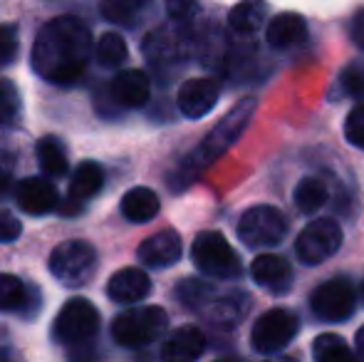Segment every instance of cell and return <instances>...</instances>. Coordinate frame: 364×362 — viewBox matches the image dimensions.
Returning a JSON list of instances; mask_svg holds the SVG:
<instances>
[{
	"label": "cell",
	"mask_w": 364,
	"mask_h": 362,
	"mask_svg": "<svg viewBox=\"0 0 364 362\" xmlns=\"http://www.w3.org/2000/svg\"><path fill=\"white\" fill-rule=\"evenodd\" d=\"M345 85H347V90H350L352 95H362V92H364V75L357 68L347 70V73H345Z\"/></svg>",
	"instance_id": "8d00e7d4"
},
{
	"label": "cell",
	"mask_w": 364,
	"mask_h": 362,
	"mask_svg": "<svg viewBox=\"0 0 364 362\" xmlns=\"http://www.w3.org/2000/svg\"><path fill=\"white\" fill-rule=\"evenodd\" d=\"M345 137L350 144L364 151V105L355 107L345 119Z\"/></svg>",
	"instance_id": "d6a6232c"
},
{
	"label": "cell",
	"mask_w": 364,
	"mask_h": 362,
	"mask_svg": "<svg viewBox=\"0 0 364 362\" xmlns=\"http://www.w3.org/2000/svg\"><path fill=\"white\" fill-rule=\"evenodd\" d=\"M297 335V318L283 308H273L268 313H263L253 325L250 333V343L258 353L270 355L283 350Z\"/></svg>",
	"instance_id": "30bf717a"
},
{
	"label": "cell",
	"mask_w": 364,
	"mask_h": 362,
	"mask_svg": "<svg viewBox=\"0 0 364 362\" xmlns=\"http://www.w3.org/2000/svg\"><path fill=\"white\" fill-rule=\"evenodd\" d=\"M149 0H102V13L112 23H132Z\"/></svg>",
	"instance_id": "f1b7e54d"
},
{
	"label": "cell",
	"mask_w": 364,
	"mask_h": 362,
	"mask_svg": "<svg viewBox=\"0 0 364 362\" xmlns=\"http://www.w3.org/2000/svg\"><path fill=\"white\" fill-rule=\"evenodd\" d=\"M95 58L102 68H119L127 60V43L122 35L105 33L95 45Z\"/></svg>",
	"instance_id": "4316f807"
},
{
	"label": "cell",
	"mask_w": 364,
	"mask_h": 362,
	"mask_svg": "<svg viewBox=\"0 0 364 362\" xmlns=\"http://www.w3.org/2000/svg\"><path fill=\"white\" fill-rule=\"evenodd\" d=\"M146 58L151 63H166V60H176L178 58V40L176 35H171L168 30H156V33L149 35L146 45Z\"/></svg>",
	"instance_id": "83f0119b"
},
{
	"label": "cell",
	"mask_w": 364,
	"mask_h": 362,
	"mask_svg": "<svg viewBox=\"0 0 364 362\" xmlns=\"http://www.w3.org/2000/svg\"><path fill=\"white\" fill-rule=\"evenodd\" d=\"M268 18V3L265 0H240L228 15L230 28L238 35H253L265 25Z\"/></svg>",
	"instance_id": "44dd1931"
},
{
	"label": "cell",
	"mask_w": 364,
	"mask_h": 362,
	"mask_svg": "<svg viewBox=\"0 0 364 362\" xmlns=\"http://www.w3.org/2000/svg\"><path fill=\"white\" fill-rule=\"evenodd\" d=\"M342 246V228L332 218H317L302 228L295 241V253L305 266H320Z\"/></svg>",
	"instance_id": "52a82bcc"
},
{
	"label": "cell",
	"mask_w": 364,
	"mask_h": 362,
	"mask_svg": "<svg viewBox=\"0 0 364 362\" xmlns=\"http://www.w3.org/2000/svg\"><path fill=\"white\" fill-rule=\"evenodd\" d=\"M139 261L149 268H168L181 258V236L171 228L159 231L141 241L136 251Z\"/></svg>",
	"instance_id": "7c38bea8"
},
{
	"label": "cell",
	"mask_w": 364,
	"mask_h": 362,
	"mask_svg": "<svg viewBox=\"0 0 364 362\" xmlns=\"http://www.w3.org/2000/svg\"><path fill=\"white\" fill-rule=\"evenodd\" d=\"M218 95H220V87L216 80L193 78L181 85V90H178V95H176V105L183 117H188V119H201V117H206L208 112L216 107Z\"/></svg>",
	"instance_id": "8fae6325"
},
{
	"label": "cell",
	"mask_w": 364,
	"mask_h": 362,
	"mask_svg": "<svg viewBox=\"0 0 364 362\" xmlns=\"http://www.w3.org/2000/svg\"><path fill=\"white\" fill-rule=\"evenodd\" d=\"M102 183H105V171H102V166L95 164V161H82L73 174V181H70V201L68 203L80 208L82 203L95 198L97 193L102 191Z\"/></svg>",
	"instance_id": "d6986e66"
},
{
	"label": "cell",
	"mask_w": 364,
	"mask_h": 362,
	"mask_svg": "<svg viewBox=\"0 0 364 362\" xmlns=\"http://www.w3.org/2000/svg\"><path fill=\"white\" fill-rule=\"evenodd\" d=\"M357 295L347 278H330L322 285H317L310 298V308L325 323H342L355 313Z\"/></svg>",
	"instance_id": "9c48e42d"
},
{
	"label": "cell",
	"mask_w": 364,
	"mask_h": 362,
	"mask_svg": "<svg viewBox=\"0 0 364 362\" xmlns=\"http://www.w3.org/2000/svg\"><path fill=\"white\" fill-rule=\"evenodd\" d=\"M268 362H297L295 358H273V360H268Z\"/></svg>",
	"instance_id": "ab89813d"
},
{
	"label": "cell",
	"mask_w": 364,
	"mask_h": 362,
	"mask_svg": "<svg viewBox=\"0 0 364 362\" xmlns=\"http://www.w3.org/2000/svg\"><path fill=\"white\" fill-rule=\"evenodd\" d=\"M151 290V280L141 268H122L107 283V295L119 305H132L144 300Z\"/></svg>",
	"instance_id": "2e32d148"
},
{
	"label": "cell",
	"mask_w": 364,
	"mask_h": 362,
	"mask_svg": "<svg viewBox=\"0 0 364 362\" xmlns=\"http://www.w3.org/2000/svg\"><path fill=\"white\" fill-rule=\"evenodd\" d=\"M206 315L211 323L216 325H233L238 323L245 315V305H248V298L245 295H225L220 300H208Z\"/></svg>",
	"instance_id": "d4e9b609"
},
{
	"label": "cell",
	"mask_w": 364,
	"mask_h": 362,
	"mask_svg": "<svg viewBox=\"0 0 364 362\" xmlns=\"http://www.w3.org/2000/svg\"><path fill=\"white\" fill-rule=\"evenodd\" d=\"M191 258L198 271L211 275V278H238L240 271H243L238 253L230 248V243L218 231L198 233L191 246Z\"/></svg>",
	"instance_id": "277c9868"
},
{
	"label": "cell",
	"mask_w": 364,
	"mask_h": 362,
	"mask_svg": "<svg viewBox=\"0 0 364 362\" xmlns=\"http://www.w3.org/2000/svg\"><path fill=\"white\" fill-rule=\"evenodd\" d=\"M97 271V251L87 241H65L50 253V273L60 283L82 285Z\"/></svg>",
	"instance_id": "5b68a950"
},
{
	"label": "cell",
	"mask_w": 364,
	"mask_h": 362,
	"mask_svg": "<svg viewBox=\"0 0 364 362\" xmlns=\"http://www.w3.org/2000/svg\"><path fill=\"white\" fill-rule=\"evenodd\" d=\"M350 35H352V40H355L357 48H362V50H364V8H362V10H357L355 18H352Z\"/></svg>",
	"instance_id": "d590c367"
},
{
	"label": "cell",
	"mask_w": 364,
	"mask_h": 362,
	"mask_svg": "<svg viewBox=\"0 0 364 362\" xmlns=\"http://www.w3.org/2000/svg\"><path fill=\"white\" fill-rule=\"evenodd\" d=\"M15 196H18L20 208L30 216H43V213L55 211L60 201L58 188L43 176H30V179L20 181L15 188Z\"/></svg>",
	"instance_id": "4fadbf2b"
},
{
	"label": "cell",
	"mask_w": 364,
	"mask_h": 362,
	"mask_svg": "<svg viewBox=\"0 0 364 362\" xmlns=\"http://www.w3.org/2000/svg\"><path fill=\"white\" fill-rule=\"evenodd\" d=\"M255 107H258L255 97H243V100L203 137V142L181 161L176 176H173V188H176V191L178 188H186L191 181H196L198 176H201V171H206L218 156H223L225 151H228L230 144L238 142V137L243 134L245 127L253 119Z\"/></svg>",
	"instance_id": "7a4b0ae2"
},
{
	"label": "cell",
	"mask_w": 364,
	"mask_h": 362,
	"mask_svg": "<svg viewBox=\"0 0 364 362\" xmlns=\"http://www.w3.org/2000/svg\"><path fill=\"white\" fill-rule=\"evenodd\" d=\"M312 355H315V362H357L347 340L335 333L317 335L312 343Z\"/></svg>",
	"instance_id": "603a6c76"
},
{
	"label": "cell",
	"mask_w": 364,
	"mask_h": 362,
	"mask_svg": "<svg viewBox=\"0 0 364 362\" xmlns=\"http://www.w3.org/2000/svg\"><path fill=\"white\" fill-rule=\"evenodd\" d=\"M122 213L132 223H146L159 213V196L146 186H134L122 196Z\"/></svg>",
	"instance_id": "ffe728a7"
},
{
	"label": "cell",
	"mask_w": 364,
	"mask_h": 362,
	"mask_svg": "<svg viewBox=\"0 0 364 362\" xmlns=\"http://www.w3.org/2000/svg\"><path fill=\"white\" fill-rule=\"evenodd\" d=\"M250 275L260 288L270 290V293H285L292 283V268L283 256L275 253H260L253 263H250Z\"/></svg>",
	"instance_id": "9a60e30c"
},
{
	"label": "cell",
	"mask_w": 364,
	"mask_h": 362,
	"mask_svg": "<svg viewBox=\"0 0 364 362\" xmlns=\"http://www.w3.org/2000/svg\"><path fill=\"white\" fill-rule=\"evenodd\" d=\"M168 325V315L164 308L144 305V308H129L117 315L112 323V338L122 348H144L164 335Z\"/></svg>",
	"instance_id": "3957f363"
},
{
	"label": "cell",
	"mask_w": 364,
	"mask_h": 362,
	"mask_svg": "<svg viewBox=\"0 0 364 362\" xmlns=\"http://www.w3.org/2000/svg\"><path fill=\"white\" fill-rule=\"evenodd\" d=\"M149 92H151V85H149V78L141 70H122L112 80V100L122 107H129V110L144 107Z\"/></svg>",
	"instance_id": "e0dca14e"
},
{
	"label": "cell",
	"mask_w": 364,
	"mask_h": 362,
	"mask_svg": "<svg viewBox=\"0 0 364 362\" xmlns=\"http://www.w3.org/2000/svg\"><path fill=\"white\" fill-rule=\"evenodd\" d=\"M13 188V179H10L8 169H0V198L8 196V191Z\"/></svg>",
	"instance_id": "74e56055"
},
{
	"label": "cell",
	"mask_w": 364,
	"mask_h": 362,
	"mask_svg": "<svg viewBox=\"0 0 364 362\" xmlns=\"http://www.w3.org/2000/svg\"><path fill=\"white\" fill-rule=\"evenodd\" d=\"M18 110H20L18 92H15V87L8 80H0V127L13 124L15 117H18Z\"/></svg>",
	"instance_id": "4dcf8cb0"
},
{
	"label": "cell",
	"mask_w": 364,
	"mask_h": 362,
	"mask_svg": "<svg viewBox=\"0 0 364 362\" xmlns=\"http://www.w3.org/2000/svg\"><path fill=\"white\" fill-rule=\"evenodd\" d=\"M178 298H181L188 308L201 310L203 305L213 298V288L208 283H203V280H196V278L183 280V283L178 285Z\"/></svg>",
	"instance_id": "f546056e"
},
{
	"label": "cell",
	"mask_w": 364,
	"mask_h": 362,
	"mask_svg": "<svg viewBox=\"0 0 364 362\" xmlns=\"http://www.w3.org/2000/svg\"><path fill=\"white\" fill-rule=\"evenodd\" d=\"M18 30L15 25H0V68H8L18 58Z\"/></svg>",
	"instance_id": "1f68e13d"
},
{
	"label": "cell",
	"mask_w": 364,
	"mask_h": 362,
	"mask_svg": "<svg viewBox=\"0 0 364 362\" xmlns=\"http://www.w3.org/2000/svg\"><path fill=\"white\" fill-rule=\"evenodd\" d=\"M362 300H364V283H362Z\"/></svg>",
	"instance_id": "b9f144b4"
},
{
	"label": "cell",
	"mask_w": 364,
	"mask_h": 362,
	"mask_svg": "<svg viewBox=\"0 0 364 362\" xmlns=\"http://www.w3.org/2000/svg\"><path fill=\"white\" fill-rule=\"evenodd\" d=\"M28 305V285L18 275L0 273V313H15Z\"/></svg>",
	"instance_id": "484cf974"
},
{
	"label": "cell",
	"mask_w": 364,
	"mask_h": 362,
	"mask_svg": "<svg viewBox=\"0 0 364 362\" xmlns=\"http://www.w3.org/2000/svg\"><path fill=\"white\" fill-rule=\"evenodd\" d=\"M213 362H240V360H235V358H220V360H213Z\"/></svg>",
	"instance_id": "60d3db41"
},
{
	"label": "cell",
	"mask_w": 364,
	"mask_h": 362,
	"mask_svg": "<svg viewBox=\"0 0 364 362\" xmlns=\"http://www.w3.org/2000/svg\"><path fill=\"white\" fill-rule=\"evenodd\" d=\"M206 350V338L196 325L173 330L161 345V362H196Z\"/></svg>",
	"instance_id": "5bb4252c"
},
{
	"label": "cell",
	"mask_w": 364,
	"mask_h": 362,
	"mask_svg": "<svg viewBox=\"0 0 364 362\" xmlns=\"http://www.w3.org/2000/svg\"><path fill=\"white\" fill-rule=\"evenodd\" d=\"M92 55V35L82 20L65 15L43 25L33 45V70L53 85H73Z\"/></svg>",
	"instance_id": "6da1fadb"
},
{
	"label": "cell",
	"mask_w": 364,
	"mask_h": 362,
	"mask_svg": "<svg viewBox=\"0 0 364 362\" xmlns=\"http://www.w3.org/2000/svg\"><path fill=\"white\" fill-rule=\"evenodd\" d=\"M285 233H288V218L275 206H253L238 221V238L250 248L278 246Z\"/></svg>",
	"instance_id": "8992f818"
},
{
	"label": "cell",
	"mask_w": 364,
	"mask_h": 362,
	"mask_svg": "<svg viewBox=\"0 0 364 362\" xmlns=\"http://www.w3.org/2000/svg\"><path fill=\"white\" fill-rule=\"evenodd\" d=\"M38 161L48 176H65L68 174V154L58 137L48 134L38 142Z\"/></svg>",
	"instance_id": "7402d4cb"
},
{
	"label": "cell",
	"mask_w": 364,
	"mask_h": 362,
	"mask_svg": "<svg viewBox=\"0 0 364 362\" xmlns=\"http://www.w3.org/2000/svg\"><path fill=\"white\" fill-rule=\"evenodd\" d=\"M305 35H307V25L297 13L275 15L268 23V28H265V40H268V45L275 50L292 48V45L302 43Z\"/></svg>",
	"instance_id": "ac0fdd59"
},
{
	"label": "cell",
	"mask_w": 364,
	"mask_h": 362,
	"mask_svg": "<svg viewBox=\"0 0 364 362\" xmlns=\"http://www.w3.org/2000/svg\"><path fill=\"white\" fill-rule=\"evenodd\" d=\"M166 13L176 23H188L191 18H196L198 0H166Z\"/></svg>",
	"instance_id": "836d02e7"
},
{
	"label": "cell",
	"mask_w": 364,
	"mask_h": 362,
	"mask_svg": "<svg viewBox=\"0 0 364 362\" xmlns=\"http://www.w3.org/2000/svg\"><path fill=\"white\" fill-rule=\"evenodd\" d=\"M20 233H23V223H20L13 213H8V211L0 208V243L15 241Z\"/></svg>",
	"instance_id": "e575fe53"
},
{
	"label": "cell",
	"mask_w": 364,
	"mask_h": 362,
	"mask_svg": "<svg viewBox=\"0 0 364 362\" xmlns=\"http://www.w3.org/2000/svg\"><path fill=\"white\" fill-rule=\"evenodd\" d=\"M100 330V313L85 298H73L63 305L55 318V338L60 343L80 345L92 340Z\"/></svg>",
	"instance_id": "ba28073f"
},
{
	"label": "cell",
	"mask_w": 364,
	"mask_h": 362,
	"mask_svg": "<svg viewBox=\"0 0 364 362\" xmlns=\"http://www.w3.org/2000/svg\"><path fill=\"white\" fill-rule=\"evenodd\" d=\"M355 345H357V353L364 358V325L360 330H357V335H355Z\"/></svg>",
	"instance_id": "f35d334b"
},
{
	"label": "cell",
	"mask_w": 364,
	"mask_h": 362,
	"mask_svg": "<svg viewBox=\"0 0 364 362\" xmlns=\"http://www.w3.org/2000/svg\"><path fill=\"white\" fill-rule=\"evenodd\" d=\"M327 186L322 179H315V176H307L295 186V193H292V201H295L297 211L302 213H315L317 208L325 206L327 201Z\"/></svg>",
	"instance_id": "cb8c5ba5"
}]
</instances>
